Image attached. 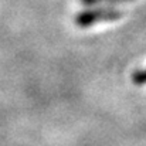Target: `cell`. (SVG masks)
<instances>
[{"mask_svg": "<svg viewBox=\"0 0 146 146\" xmlns=\"http://www.w3.org/2000/svg\"><path fill=\"white\" fill-rule=\"evenodd\" d=\"M84 6H97V4H115V3H123L131 0H80Z\"/></svg>", "mask_w": 146, "mask_h": 146, "instance_id": "obj_3", "label": "cell"}, {"mask_svg": "<svg viewBox=\"0 0 146 146\" xmlns=\"http://www.w3.org/2000/svg\"><path fill=\"white\" fill-rule=\"evenodd\" d=\"M123 17V11L112 7H98V9H87L75 14L74 23L80 29H88L95 26L97 23L104 21H115Z\"/></svg>", "mask_w": 146, "mask_h": 146, "instance_id": "obj_1", "label": "cell"}, {"mask_svg": "<svg viewBox=\"0 0 146 146\" xmlns=\"http://www.w3.org/2000/svg\"><path fill=\"white\" fill-rule=\"evenodd\" d=\"M131 80L138 87L146 85V68H139V70L133 71V74L131 75Z\"/></svg>", "mask_w": 146, "mask_h": 146, "instance_id": "obj_2", "label": "cell"}]
</instances>
